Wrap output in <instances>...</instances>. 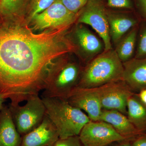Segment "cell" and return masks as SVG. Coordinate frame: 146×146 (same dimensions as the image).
<instances>
[{"label": "cell", "instance_id": "6da1fadb", "mask_svg": "<svg viewBox=\"0 0 146 146\" xmlns=\"http://www.w3.org/2000/svg\"><path fill=\"white\" fill-rule=\"evenodd\" d=\"M65 29L39 34L14 27L0 31V94L16 105L43 90L48 66L75 50Z\"/></svg>", "mask_w": 146, "mask_h": 146}, {"label": "cell", "instance_id": "7a4b0ae2", "mask_svg": "<svg viewBox=\"0 0 146 146\" xmlns=\"http://www.w3.org/2000/svg\"><path fill=\"white\" fill-rule=\"evenodd\" d=\"M41 97L46 115L56 127L59 138L79 136L84 126L91 121L83 111L65 99L44 96Z\"/></svg>", "mask_w": 146, "mask_h": 146}, {"label": "cell", "instance_id": "3957f363", "mask_svg": "<svg viewBox=\"0 0 146 146\" xmlns=\"http://www.w3.org/2000/svg\"><path fill=\"white\" fill-rule=\"evenodd\" d=\"M123 66L113 48L104 51L86 64L77 87L91 89L123 80Z\"/></svg>", "mask_w": 146, "mask_h": 146}, {"label": "cell", "instance_id": "277c9868", "mask_svg": "<svg viewBox=\"0 0 146 146\" xmlns=\"http://www.w3.org/2000/svg\"><path fill=\"white\" fill-rule=\"evenodd\" d=\"M82 70L76 63L65 60L53 65L47 70L42 96L66 98L77 87Z\"/></svg>", "mask_w": 146, "mask_h": 146}, {"label": "cell", "instance_id": "5b68a950", "mask_svg": "<svg viewBox=\"0 0 146 146\" xmlns=\"http://www.w3.org/2000/svg\"><path fill=\"white\" fill-rule=\"evenodd\" d=\"M26 102L23 106H8L16 129L22 137L39 126L46 115L44 105L39 94L32 96Z\"/></svg>", "mask_w": 146, "mask_h": 146}, {"label": "cell", "instance_id": "8992f818", "mask_svg": "<svg viewBox=\"0 0 146 146\" xmlns=\"http://www.w3.org/2000/svg\"><path fill=\"white\" fill-rule=\"evenodd\" d=\"M107 11L102 0H88L78 21L89 25L96 32L102 40L105 51L112 48Z\"/></svg>", "mask_w": 146, "mask_h": 146}, {"label": "cell", "instance_id": "52a82bcc", "mask_svg": "<svg viewBox=\"0 0 146 146\" xmlns=\"http://www.w3.org/2000/svg\"><path fill=\"white\" fill-rule=\"evenodd\" d=\"M91 89L99 99L102 110H117L127 116L128 99L134 92L123 80Z\"/></svg>", "mask_w": 146, "mask_h": 146}, {"label": "cell", "instance_id": "ba28073f", "mask_svg": "<svg viewBox=\"0 0 146 146\" xmlns=\"http://www.w3.org/2000/svg\"><path fill=\"white\" fill-rule=\"evenodd\" d=\"M77 14L71 12L60 0H56L50 6L32 19L35 30L48 28L65 29L76 19Z\"/></svg>", "mask_w": 146, "mask_h": 146}, {"label": "cell", "instance_id": "9c48e42d", "mask_svg": "<svg viewBox=\"0 0 146 146\" xmlns=\"http://www.w3.org/2000/svg\"><path fill=\"white\" fill-rule=\"evenodd\" d=\"M78 136L83 146H108L127 139L109 123L102 121L91 120L84 126Z\"/></svg>", "mask_w": 146, "mask_h": 146}, {"label": "cell", "instance_id": "30bf717a", "mask_svg": "<svg viewBox=\"0 0 146 146\" xmlns=\"http://www.w3.org/2000/svg\"><path fill=\"white\" fill-rule=\"evenodd\" d=\"M65 99L73 106L85 111L91 121H99L102 108L99 99L91 89L76 87Z\"/></svg>", "mask_w": 146, "mask_h": 146}, {"label": "cell", "instance_id": "8fae6325", "mask_svg": "<svg viewBox=\"0 0 146 146\" xmlns=\"http://www.w3.org/2000/svg\"><path fill=\"white\" fill-rule=\"evenodd\" d=\"M59 138L56 127L46 115L39 126L22 136L21 146H50Z\"/></svg>", "mask_w": 146, "mask_h": 146}, {"label": "cell", "instance_id": "7c38bea8", "mask_svg": "<svg viewBox=\"0 0 146 146\" xmlns=\"http://www.w3.org/2000/svg\"><path fill=\"white\" fill-rule=\"evenodd\" d=\"M123 80L134 93L146 89V58H133L123 63Z\"/></svg>", "mask_w": 146, "mask_h": 146}, {"label": "cell", "instance_id": "4fadbf2b", "mask_svg": "<svg viewBox=\"0 0 146 146\" xmlns=\"http://www.w3.org/2000/svg\"><path fill=\"white\" fill-rule=\"evenodd\" d=\"M110 35L111 42L116 45L129 31L138 26L140 21L137 17L107 11Z\"/></svg>", "mask_w": 146, "mask_h": 146}, {"label": "cell", "instance_id": "5bb4252c", "mask_svg": "<svg viewBox=\"0 0 146 146\" xmlns=\"http://www.w3.org/2000/svg\"><path fill=\"white\" fill-rule=\"evenodd\" d=\"M99 121L109 123L120 135L127 139L131 140L141 133L127 116L117 110H102Z\"/></svg>", "mask_w": 146, "mask_h": 146}, {"label": "cell", "instance_id": "9a60e30c", "mask_svg": "<svg viewBox=\"0 0 146 146\" xmlns=\"http://www.w3.org/2000/svg\"><path fill=\"white\" fill-rule=\"evenodd\" d=\"M22 140L9 108L5 105L0 112V146H21Z\"/></svg>", "mask_w": 146, "mask_h": 146}, {"label": "cell", "instance_id": "2e32d148", "mask_svg": "<svg viewBox=\"0 0 146 146\" xmlns=\"http://www.w3.org/2000/svg\"><path fill=\"white\" fill-rule=\"evenodd\" d=\"M75 35L79 46L86 54L87 63L104 51L103 43L85 27L80 26L77 28Z\"/></svg>", "mask_w": 146, "mask_h": 146}, {"label": "cell", "instance_id": "e0dca14e", "mask_svg": "<svg viewBox=\"0 0 146 146\" xmlns=\"http://www.w3.org/2000/svg\"><path fill=\"white\" fill-rule=\"evenodd\" d=\"M127 116L140 133L146 132V104L140 100L137 93H133L128 99Z\"/></svg>", "mask_w": 146, "mask_h": 146}, {"label": "cell", "instance_id": "ac0fdd59", "mask_svg": "<svg viewBox=\"0 0 146 146\" xmlns=\"http://www.w3.org/2000/svg\"><path fill=\"white\" fill-rule=\"evenodd\" d=\"M139 27V25L131 29L115 45V51L123 63L134 57Z\"/></svg>", "mask_w": 146, "mask_h": 146}, {"label": "cell", "instance_id": "d6986e66", "mask_svg": "<svg viewBox=\"0 0 146 146\" xmlns=\"http://www.w3.org/2000/svg\"><path fill=\"white\" fill-rule=\"evenodd\" d=\"M31 0H0V15L16 17L22 15L28 8Z\"/></svg>", "mask_w": 146, "mask_h": 146}, {"label": "cell", "instance_id": "ffe728a7", "mask_svg": "<svg viewBox=\"0 0 146 146\" xmlns=\"http://www.w3.org/2000/svg\"><path fill=\"white\" fill-rule=\"evenodd\" d=\"M139 24L138 42L134 58L138 59L146 58V21Z\"/></svg>", "mask_w": 146, "mask_h": 146}, {"label": "cell", "instance_id": "44dd1931", "mask_svg": "<svg viewBox=\"0 0 146 146\" xmlns=\"http://www.w3.org/2000/svg\"><path fill=\"white\" fill-rule=\"evenodd\" d=\"M56 0H31L28 9L31 19L50 6Z\"/></svg>", "mask_w": 146, "mask_h": 146}, {"label": "cell", "instance_id": "7402d4cb", "mask_svg": "<svg viewBox=\"0 0 146 146\" xmlns=\"http://www.w3.org/2000/svg\"><path fill=\"white\" fill-rule=\"evenodd\" d=\"M88 0H60L62 4L71 12L77 14L84 8Z\"/></svg>", "mask_w": 146, "mask_h": 146}, {"label": "cell", "instance_id": "603a6c76", "mask_svg": "<svg viewBox=\"0 0 146 146\" xmlns=\"http://www.w3.org/2000/svg\"><path fill=\"white\" fill-rule=\"evenodd\" d=\"M107 5L113 8L133 9V0H106Z\"/></svg>", "mask_w": 146, "mask_h": 146}, {"label": "cell", "instance_id": "cb8c5ba5", "mask_svg": "<svg viewBox=\"0 0 146 146\" xmlns=\"http://www.w3.org/2000/svg\"><path fill=\"white\" fill-rule=\"evenodd\" d=\"M52 146H83L78 136L59 138Z\"/></svg>", "mask_w": 146, "mask_h": 146}, {"label": "cell", "instance_id": "d4e9b609", "mask_svg": "<svg viewBox=\"0 0 146 146\" xmlns=\"http://www.w3.org/2000/svg\"><path fill=\"white\" fill-rule=\"evenodd\" d=\"M130 146H146V132L140 133L130 141Z\"/></svg>", "mask_w": 146, "mask_h": 146}, {"label": "cell", "instance_id": "484cf974", "mask_svg": "<svg viewBox=\"0 0 146 146\" xmlns=\"http://www.w3.org/2000/svg\"><path fill=\"white\" fill-rule=\"evenodd\" d=\"M136 5L143 17L146 20V0H136Z\"/></svg>", "mask_w": 146, "mask_h": 146}, {"label": "cell", "instance_id": "4316f807", "mask_svg": "<svg viewBox=\"0 0 146 146\" xmlns=\"http://www.w3.org/2000/svg\"><path fill=\"white\" fill-rule=\"evenodd\" d=\"M130 140L125 139L123 141H117L110 144L108 146H130Z\"/></svg>", "mask_w": 146, "mask_h": 146}, {"label": "cell", "instance_id": "83f0119b", "mask_svg": "<svg viewBox=\"0 0 146 146\" xmlns=\"http://www.w3.org/2000/svg\"><path fill=\"white\" fill-rule=\"evenodd\" d=\"M137 94L141 101L146 104V89H143Z\"/></svg>", "mask_w": 146, "mask_h": 146}, {"label": "cell", "instance_id": "f1b7e54d", "mask_svg": "<svg viewBox=\"0 0 146 146\" xmlns=\"http://www.w3.org/2000/svg\"><path fill=\"white\" fill-rule=\"evenodd\" d=\"M5 100V99L0 94V112L4 106V102Z\"/></svg>", "mask_w": 146, "mask_h": 146}, {"label": "cell", "instance_id": "f546056e", "mask_svg": "<svg viewBox=\"0 0 146 146\" xmlns=\"http://www.w3.org/2000/svg\"><path fill=\"white\" fill-rule=\"evenodd\" d=\"M53 145H51V146H52Z\"/></svg>", "mask_w": 146, "mask_h": 146}]
</instances>
